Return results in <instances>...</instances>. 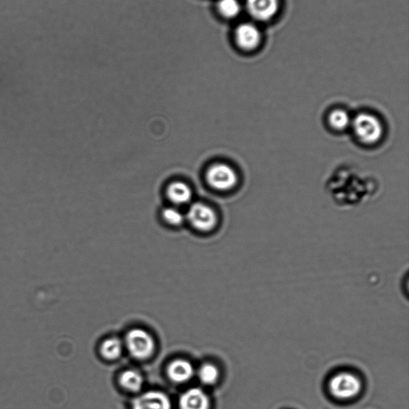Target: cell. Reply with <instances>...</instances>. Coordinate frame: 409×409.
I'll use <instances>...</instances> for the list:
<instances>
[{
  "label": "cell",
  "mask_w": 409,
  "mask_h": 409,
  "mask_svg": "<svg viewBox=\"0 0 409 409\" xmlns=\"http://www.w3.org/2000/svg\"><path fill=\"white\" fill-rule=\"evenodd\" d=\"M280 0H244V10L253 22H270L279 13Z\"/></svg>",
  "instance_id": "6"
},
{
  "label": "cell",
  "mask_w": 409,
  "mask_h": 409,
  "mask_svg": "<svg viewBox=\"0 0 409 409\" xmlns=\"http://www.w3.org/2000/svg\"><path fill=\"white\" fill-rule=\"evenodd\" d=\"M206 181L213 189L226 192L233 189L238 182V173L226 164H215L206 171Z\"/></svg>",
  "instance_id": "5"
},
{
  "label": "cell",
  "mask_w": 409,
  "mask_h": 409,
  "mask_svg": "<svg viewBox=\"0 0 409 409\" xmlns=\"http://www.w3.org/2000/svg\"><path fill=\"white\" fill-rule=\"evenodd\" d=\"M167 197L173 204L186 205L192 199V190L187 184L182 182H175L168 187Z\"/></svg>",
  "instance_id": "12"
},
{
  "label": "cell",
  "mask_w": 409,
  "mask_h": 409,
  "mask_svg": "<svg viewBox=\"0 0 409 409\" xmlns=\"http://www.w3.org/2000/svg\"><path fill=\"white\" fill-rule=\"evenodd\" d=\"M180 409H210V401L203 389L193 388L184 392L179 399Z\"/></svg>",
  "instance_id": "10"
},
{
  "label": "cell",
  "mask_w": 409,
  "mask_h": 409,
  "mask_svg": "<svg viewBox=\"0 0 409 409\" xmlns=\"http://www.w3.org/2000/svg\"><path fill=\"white\" fill-rule=\"evenodd\" d=\"M232 42L240 52L250 53L260 47L262 32L254 22H240L234 28Z\"/></svg>",
  "instance_id": "3"
},
{
  "label": "cell",
  "mask_w": 409,
  "mask_h": 409,
  "mask_svg": "<svg viewBox=\"0 0 409 409\" xmlns=\"http://www.w3.org/2000/svg\"><path fill=\"white\" fill-rule=\"evenodd\" d=\"M213 8L223 22L237 20L244 10L243 2L241 0H214Z\"/></svg>",
  "instance_id": "9"
},
{
  "label": "cell",
  "mask_w": 409,
  "mask_h": 409,
  "mask_svg": "<svg viewBox=\"0 0 409 409\" xmlns=\"http://www.w3.org/2000/svg\"><path fill=\"white\" fill-rule=\"evenodd\" d=\"M352 117L348 112L343 109H336L330 112L328 122L334 131H343L351 127Z\"/></svg>",
  "instance_id": "14"
},
{
  "label": "cell",
  "mask_w": 409,
  "mask_h": 409,
  "mask_svg": "<svg viewBox=\"0 0 409 409\" xmlns=\"http://www.w3.org/2000/svg\"><path fill=\"white\" fill-rule=\"evenodd\" d=\"M120 383L123 389L132 392V393H137L142 389L144 379L143 375L139 372L129 369L121 374Z\"/></svg>",
  "instance_id": "13"
},
{
  "label": "cell",
  "mask_w": 409,
  "mask_h": 409,
  "mask_svg": "<svg viewBox=\"0 0 409 409\" xmlns=\"http://www.w3.org/2000/svg\"><path fill=\"white\" fill-rule=\"evenodd\" d=\"M187 217L190 225L201 232L211 231L217 227L216 212L203 203H194L190 206Z\"/></svg>",
  "instance_id": "7"
},
{
  "label": "cell",
  "mask_w": 409,
  "mask_h": 409,
  "mask_svg": "<svg viewBox=\"0 0 409 409\" xmlns=\"http://www.w3.org/2000/svg\"><path fill=\"white\" fill-rule=\"evenodd\" d=\"M352 132L358 142L365 145H373L383 137L384 127L377 116L369 113H360L352 120Z\"/></svg>",
  "instance_id": "1"
},
{
  "label": "cell",
  "mask_w": 409,
  "mask_h": 409,
  "mask_svg": "<svg viewBox=\"0 0 409 409\" xmlns=\"http://www.w3.org/2000/svg\"><path fill=\"white\" fill-rule=\"evenodd\" d=\"M125 345L130 354L140 361L149 359L155 350L152 336L142 329L130 330L126 336Z\"/></svg>",
  "instance_id": "4"
},
{
  "label": "cell",
  "mask_w": 409,
  "mask_h": 409,
  "mask_svg": "<svg viewBox=\"0 0 409 409\" xmlns=\"http://www.w3.org/2000/svg\"><path fill=\"white\" fill-rule=\"evenodd\" d=\"M195 371L187 360L178 359L172 361L167 368L168 377L173 382L183 384L189 382L194 376Z\"/></svg>",
  "instance_id": "11"
},
{
  "label": "cell",
  "mask_w": 409,
  "mask_h": 409,
  "mask_svg": "<svg viewBox=\"0 0 409 409\" xmlns=\"http://www.w3.org/2000/svg\"><path fill=\"white\" fill-rule=\"evenodd\" d=\"M170 397L160 391H148L132 402V409H171Z\"/></svg>",
  "instance_id": "8"
},
{
  "label": "cell",
  "mask_w": 409,
  "mask_h": 409,
  "mask_svg": "<svg viewBox=\"0 0 409 409\" xmlns=\"http://www.w3.org/2000/svg\"><path fill=\"white\" fill-rule=\"evenodd\" d=\"M198 378L201 383L206 385H215L220 379V369L213 364L205 363L198 371Z\"/></svg>",
  "instance_id": "16"
},
{
  "label": "cell",
  "mask_w": 409,
  "mask_h": 409,
  "mask_svg": "<svg viewBox=\"0 0 409 409\" xmlns=\"http://www.w3.org/2000/svg\"><path fill=\"white\" fill-rule=\"evenodd\" d=\"M122 341L115 338L105 340L100 347L101 354L109 361L117 359L122 355Z\"/></svg>",
  "instance_id": "15"
},
{
  "label": "cell",
  "mask_w": 409,
  "mask_h": 409,
  "mask_svg": "<svg viewBox=\"0 0 409 409\" xmlns=\"http://www.w3.org/2000/svg\"><path fill=\"white\" fill-rule=\"evenodd\" d=\"M328 388L330 394L340 401H350L359 396L363 389L361 379L357 374L343 371L330 378Z\"/></svg>",
  "instance_id": "2"
},
{
  "label": "cell",
  "mask_w": 409,
  "mask_h": 409,
  "mask_svg": "<svg viewBox=\"0 0 409 409\" xmlns=\"http://www.w3.org/2000/svg\"><path fill=\"white\" fill-rule=\"evenodd\" d=\"M164 220L171 226H180L184 222L185 215L173 207H168L162 211Z\"/></svg>",
  "instance_id": "17"
}]
</instances>
